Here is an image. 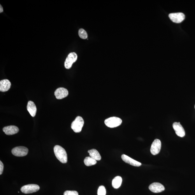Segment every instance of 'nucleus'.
I'll list each match as a JSON object with an SVG mask.
<instances>
[{
	"mask_svg": "<svg viewBox=\"0 0 195 195\" xmlns=\"http://www.w3.org/2000/svg\"><path fill=\"white\" fill-rule=\"evenodd\" d=\"M3 7L1 5H0V13L3 12Z\"/></svg>",
	"mask_w": 195,
	"mask_h": 195,
	"instance_id": "nucleus-23",
	"label": "nucleus"
},
{
	"mask_svg": "<svg viewBox=\"0 0 195 195\" xmlns=\"http://www.w3.org/2000/svg\"><path fill=\"white\" fill-rule=\"evenodd\" d=\"M161 142L159 139H156L152 142L150 148V152L153 155L158 154L161 150Z\"/></svg>",
	"mask_w": 195,
	"mask_h": 195,
	"instance_id": "nucleus-8",
	"label": "nucleus"
},
{
	"mask_svg": "<svg viewBox=\"0 0 195 195\" xmlns=\"http://www.w3.org/2000/svg\"><path fill=\"white\" fill-rule=\"evenodd\" d=\"M84 123V120L83 118L80 116H78L72 122L71 125V128L75 133H80L82 131Z\"/></svg>",
	"mask_w": 195,
	"mask_h": 195,
	"instance_id": "nucleus-2",
	"label": "nucleus"
},
{
	"mask_svg": "<svg viewBox=\"0 0 195 195\" xmlns=\"http://www.w3.org/2000/svg\"><path fill=\"white\" fill-rule=\"evenodd\" d=\"M78 35L80 38L82 39H86L88 38L87 32L83 29H80L79 30Z\"/></svg>",
	"mask_w": 195,
	"mask_h": 195,
	"instance_id": "nucleus-19",
	"label": "nucleus"
},
{
	"mask_svg": "<svg viewBox=\"0 0 195 195\" xmlns=\"http://www.w3.org/2000/svg\"><path fill=\"white\" fill-rule=\"evenodd\" d=\"M122 120L120 118L116 117L108 118L104 121L106 126L110 128H113L119 126L122 124Z\"/></svg>",
	"mask_w": 195,
	"mask_h": 195,
	"instance_id": "nucleus-3",
	"label": "nucleus"
},
{
	"mask_svg": "<svg viewBox=\"0 0 195 195\" xmlns=\"http://www.w3.org/2000/svg\"><path fill=\"white\" fill-rule=\"evenodd\" d=\"M56 157L62 163H67L68 161L67 153L63 148L59 145H56L54 148Z\"/></svg>",
	"mask_w": 195,
	"mask_h": 195,
	"instance_id": "nucleus-1",
	"label": "nucleus"
},
{
	"mask_svg": "<svg viewBox=\"0 0 195 195\" xmlns=\"http://www.w3.org/2000/svg\"><path fill=\"white\" fill-rule=\"evenodd\" d=\"M149 189L151 191L154 193H159L164 191V186L159 182H154L150 185Z\"/></svg>",
	"mask_w": 195,
	"mask_h": 195,
	"instance_id": "nucleus-11",
	"label": "nucleus"
},
{
	"mask_svg": "<svg viewBox=\"0 0 195 195\" xmlns=\"http://www.w3.org/2000/svg\"><path fill=\"white\" fill-rule=\"evenodd\" d=\"M3 131L7 135H12L17 133L19 131V129L14 125H10L3 128Z\"/></svg>",
	"mask_w": 195,
	"mask_h": 195,
	"instance_id": "nucleus-12",
	"label": "nucleus"
},
{
	"mask_svg": "<svg viewBox=\"0 0 195 195\" xmlns=\"http://www.w3.org/2000/svg\"></svg>",
	"mask_w": 195,
	"mask_h": 195,
	"instance_id": "nucleus-24",
	"label": "nucleus"
},
{
	"mask_svg": "<svg viewBox=\"0 0 195 195\" xmlns=\"http://www.w3.org/2000/svg\"><path fill=\"white\" fill-rule=\"evenodd\" d=\"M4 169V165L1 161H0V175H1L3 173Z\"/></svg>",
	"mask_w": 195,
	"mask_h": 195,
	"instance_id": "nucleus-22",
	"label": "nucleus"
},
{
	"mask_svg": "<svg viewBox=\"0 0 195 195\" xmlns=\"http://www.w3.org/2000/svg\"><path fill=\"white\" fill-rule=\"evenodd\" d=\"M84 162L86 166H90L97 163L96 160L92 158V157H87L85 158L84 160Z\"/></svg>",
	"mask_w": 195,
	"mask_h": 195,
	"instance_id": "nucleus-18",
	"label": "nucleus"
},
{
	"mask_svg": "<svg viewBox=\"0 0 195 195\" xmlns=\"http://www.w3.org/2000/svg\"><path fill=\"white\" fill-rule=\"evenodd\" d=\"M122 178L120 176H117L113 179L112 181V186L115 189H118L121 185Z\"/></svg>",
	"mask_w": 195,
	"mask_h": 195,
	"instance_id": "nucleus-17",
	"label": "nucleus"
},
{
	"mask_svg": "<svg viewBox=\"0 0 195 195\" xmlns=\"http://www.w3.org/2000/svg\"><path fill=\"white\" fill-rule=\"evenodd\" d=\"M122 158L125 162L131 165L132 166L135 167H140L141 166L142 164L141 162L132 159V158L128 156L127 155H122Z\"/></svg>",
	"mask_w": 195,
	"mask_h": 195,
	"instance_id": "nucleus-13",
	"label": "nucleus"
},
{
	"mask_svg": "<svg viewBox=\"0 0 195 195\" xmlns=\"http://www.w3.org/2000/svg\"><path fill=\"white\" fill-rule=\"evenodd\" d=\"M10 81L8 79H4L0 81V91L6 92L10 89L11 87Z\"/></svg>",
	"mask_w": 195,
	"mask_h": 195,
	"instance_id": "nucleus-14",
	"label": "nucleus"
},
{
	"mask_svg": "<svg viewBox=\"0 0 195 195\" xmlns=\"http://www.w3.org/2000/svg\"><path fill=\"white\" fill-rule=\"evenodd\" d=\"M39 189L40 187L38 185L28 184L22 187L21 191L25 194H30L38 192Z\"/></svg>",
	"mask_w": 195,
	"mask_h": 195,
	"instance_id": "nucleus-6",
	"label": "nucleus"
},
{
	"mask_svg": "<svg viewBox=\"0 0 195 195\" xmlns=\"http://www.w3.org/2000/svg\"><path fill=\"white\" fill-rule=\"evenodd\" d=\"M169 17L172 21L176 23L182 22L185 18L184 14L181 12L169 14Z\"/></svg>",
	"mask_w": 195,
	"mask_h": 195,
	"instance_id": "nucleus-7",
	"label": "nucleus"
},
{
	"mask_svg": "<svg viewBox=\"0 0 195 195\" xmlns=\"http://www.w3.org/2000/svg\"><path fill=\"white\" fill-rule=\"evenodd\" d=\"M64 195H78V192L76 191L67 190L64 192Z\"/></svg>",
	"mask_w": 195,
	"mask_h": 195,
	"instance_id": "nucleus-21",
	"label": "nucleus"
},
{
	"mask_svg": "<svg viewBox=\"0 0 195 195\" xmlns=\"http://www.w3.org/2000/svg\"><path fill=\"white\" fill-rule=\"evenodd\" d=\"M28 152V149L24 146H18L13 148L12 153L14 156L22 157L26 156Z\"/></svg>",
	"mask_w": 195,
	"mask_h": 195,
	"instance_id": "nucleus-5",
	"label": "nucleus"
},
{
	"mask_svg": "<svg viewBox=\"0 0 195 195\" xmlns=\"http://www.w3.org/2000/svg\"><path fill=\"white\" fill-rule=\"evenodd\" d=\"M173 127L177 135L181 138H183L185 136V130L180 124V122H175L173 124Z\"/></svg>",
	"mask_w": 195,
	"mask_h": 195,
	"instance_id": "nucleus-10",
	"label": "nucleus"
},
{
	"mask_svg": "<svg viewBox=\"0 0 195 195\" xmlns=\"http://www.w3.org/2000/svg\"><path fill=\"white\" fill-rule=\"evenodd\" d=\"M54 95L57 99H62L68 96V90L63 88H59L55 90Z\"/></svg>",
	"mask_w": 195,
	"mask_h": 195,
	"instance_id": "nucleus-9",
	"label": "nucleus"
},
{
	"mask_svg": "<svg viewBox=\"0 0 195 195\" xmlns=\"http://www.w3.org/2000/svg\"><path fill=\"white\" fill-rule=\"evenodd\" d=\"M106 189L103 186H101L99 187L98 190V195H106Z\"/></svg>",
	"mask_w": 195,
	"mask_h": 195,
	"instance_id": "nucleus-20",
	"label": "nucleus"
},
{
	"mask_svg": "<svg viewBox=\"0 0 195 195\" xmlns=\"http://www.w3.org/2000/svg\"><path fill=\"white\" fill-rule=\"evenodd\" d=\"M88 152L89 153L90 156L96 160L97 161H99L101 160V155L96 149H92L89 150L88 151Z\"/></svg>",
	"mask_w": 195,
	"mask_h": 195,
	"instance_id": "nucleus-16",
	"label": "nucleus"
},
{
	"mask_svg": "<svg viewBox=\"0 0 195 195\" xmlns=\"http://www.w3.org/2000/svg\"><path fill=\"white\" fill-rule=\"evenodd\" d=\"M78 59V55L76 53L72 52L69 54L67 57L64 62V67L67 69L71 68L73 63Z\"/></svg>",
	"mask_w": 195,
	"mask_h": 195,
	"instance_id": "nucleus-4",
	"label": "nucleus"
},
{
	"mask_svg": "<svg viewBox=\"0 0 195 195\" xmlns=\"http://www.w3.org/2000/svg\"><path fill=\"white\" fill-rule=\"evenodd\" d=\"M27 109L32 117H34L36 115L37 108L35 104L32 101L28 102Z\"/></svg>",
	"mask_w": 195,
	"mask_h": 195,
	"instance_id": "nucleus-15",
	"label": "nucleus"
}]
</instances>
